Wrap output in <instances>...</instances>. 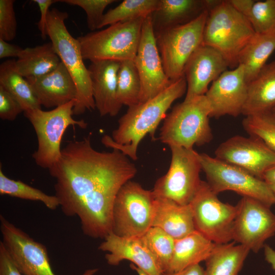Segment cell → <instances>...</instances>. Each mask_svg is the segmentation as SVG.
Instances as JSON below:
<instances>
[{
  "label": "cell",
  "instance_id": "43",
  "mask_svg": "<svg viewBox=\"0 0 275 275\" xmlns=\"http://www.w3.org/2000/svg\"><path fill=\"white\" fill-rule=\"evenodd\" d=\"M162 275H206L205 268L200 264L187 267L177 272H163Z\"/></svg>",
  "mask_w": 275,
  "mask_h": 275
},
{
  "label": "cell",
  "instance_id": "10",
  "mask_svg": "<svg viewBox=\"0 0 275 275\" xmlns=\"http://www.w3.org/2000/svg\"><path fill=\"white\" fill-rule=\"evenodd\" d=\"M208 11L204 12L186 24L155 33L164 70L171 81L184 76L187 62L202 45Z\"/></svg>",
  "mask_w": 275,
  "mask_h": 275
},
{
  "label": "cell",
  "instance_id": "38",
  "mask_svg": "<svg viewBox=\"0 0 275 275\" xmlns=\"http://www.w3.org/2000/svg\"><path fill=\"white\" fill-rule=\"evenodd\" d=\"M22 112L23 110L18 101L0 86V118L12 121Z\"/></svg>",
  "mask_w": 275,
  "mask_h": 275
},
{
  "label": "cell",
  "instance_id": "34",
  "mask_svg": "<svg viewBox=\"0 0 275 275\" xmlns=\"http://www.w3.org/2000/svg\"><path fill=\"white\" fill-rule=\"evenodd\" d=\"M242 125L250 136L260 139L275 151V114L272 111L246 116Z\"/></svg>",
  "mask_w": 275,
  "mask_h": 275
},
{
  "label": "cell",
  "instance_id": "26",
  "mask_svg": "<svg viewBox=\"0 0 275 275\" xmlns=\"http://www.w3.org/2000/svg\"><path fill=\"white\" fill-rule=\"evenodd\" d=\"M235 241L217 244L205 261L206 275H238L250 250Z\"/></svg>",
  "mask_w": 275,
  "mask_h": 275
},
{
  "label": "cell",
  "instance_id": "29",
  "mask_svg": "<svg viewBox=\"0 0 275 275\" xmlns=\"http://www.w3.org/2000/svg\"><path fill=\"white\" fill-rule=\"evenodd\" d=\"M0 86L18 101L23 112L41 108L31 85L16 70L15 60H7L1 64Z\"/></svg>",
  "mask_w": 275,
  "mask_h": 275
},
{
  "label": "cell",
  "instance_id": "1",
  "mask_svg": "<svg viewBox=\"0 0 275 275\" xmlns=\"http://www.w3.org/2000/svg\"><path fill=\"white\" fill-rule=\"evenodd\" d=\"M63 213L77 216L87 236L104 238L112 232L113 209L121 187L134 177L135 164L117 149L100 152L91 133L70 141L49 169Z\"/></svg>",
  "mask_w": 275,
  "mask_h": 275
},
{
  "label": "cell",
  "instance_id": "18",
  "mask_svg": "<svg viewBox=\"0 0 275 275\" xmlns=\"http://www.w3.org/2000/svg\"><path fill=\"white\" fill-rule=\"evenodd\" d=\"M229 67L223 56L216 50L201 45L191 56L183 71L187 83V101L205 95L209 85Z\"/></svg>",
  "mask_w": 275,
  "mask_h": 275
},
{
  "label": "cell",
  "instance_id": "13",
  "mask_svg": "<svg viewBox=\"0 0 275 275\" xmlns=\"http://www.w3.org/2000/svg\"><path fill=\"white\" fill-rule=\"evenodd\" d=\"M236 206L233 240L257 253L275 235V214L270 207L250 197H242Z\"/></svg>",
  "mask_w": 275,
  "mask_h": 275
},
{
  "label": "cell",
  "instance_id": "7",
  "mask_svg": "<svg viewBox=\"0 0 275 275\" xmlns=\"http://www.w3.org/2000/svg\"><path fill=\"white\" fill-rule=\"evenodd\" d=\"M75 100L48 111L41 108L24 112L36 132L38 148L32 154L36 164L49 169L60 158L61 143L65 130L71 125L85 129L87 124L83 120H76L73 117Z\"/></svg>",
  "mask_w": 275,
  "mask_h": 275
},
{
  "label": "cell",
  "instance_id": "33",
  "mask_svg": "<svg viewBox=\"0 0 275 275\" xmlns=\"http://www.w3.org/2000/svg\"><path fill=\"white\" fill-rule=\"evenodd\" d=\"M142 237L163 272H167L173 256L175 239L156 227L150 228Z\"/></svg>",
  "mask_w": 275,
  "mask_h": 275
},
{
  "label": "cell",
  "instance_id": "20",
  "mask_svg": "<svg viewBox=\"0 0 275 275\" xmlns=\"http://www.w3.org/2000/svg\"><path fill=\"white\" fill-rule=\"evenodd\" d=\"M120 62L111 60L91 62L88 70L93 96L101 116H116L123 106L117 97V78Z\"/></svg>",
  "mask_w": 275,
  "mask_h": 275
},
{
  "label": "cell",
  "instance_id": "44",
  "mask_svg": "<svg viewBox=\"0 0 275 275\" xmlns=\"http://www.w3.org/2000/svg\"><path fill=\"white\" fill-rule=\"evenodd\" d=\"M263 248L265 259L275 271V250L267 244Z\"/></svg>",
  "mask_w": 275,
  "mask_h": 275
},
{
  "label": "cell",
  "instance_id": "32",
  "mask_svg": "<svg viewBox=\"0 0 275 275\" xmlns=\"http://www.w3.org/2000/svg\"><path fill=\"white\" fill-rule=\"evenodd\" d=\"M0 194L21 199L40 201L50 210H55L60 203L57 197L47 195L20 180L9 178L0 168Z\"/></svg>",
  "mask_w": 275,
  "mask_h": 275
},
{
  "label": "cell",
  "instance_id": "21",
  "mask_svg": "<svg viewBox=\"0 0 275 275\" xmlns=\"http://www.w3.org/2000/svg\"><path fill=\"white\" fill-rule=\"evenodd\" d=\"M26 79L40 104L45 107H57L75 100L76 97L75 83L62 62L47 74Z\"/></svg>",
  "mask_w": 275,
  "mask_h": 275
},
{
  "label": "cell",
  "instance_id": "3",
  "mask_svg": "<svg viewBox=\"0 0 275 275\" xmlns=\"http://www.w3.org/2000/svg\"><path fill=\"white\" fill-rule=\"evenodd\" d=\"M255 34L248 19L229 1H220L208 11L202 45L218 51L228 67L234 69L239 65L241 51Z\"/></svg>",
  "mask_w": 275,
  "mask_h": 275
},
{
  "label": "cell",
  "instance_id": "5",
  "mask_svg": "<svg viewBox=\"0 0 275 275\" xmlns=\"http://www.w3.org/2000/svg\"><path fill=\"white\" fill-rule=\"evenodd\" d=\"M210 109L205 95L184 100L166 116L159 140L169 147L193 149L210 142L213 135L209 119Z\"/></svg>",
  "mask_w": 275,
  "mask_h": 275
},
{
  "label": "cell",
  "instance_id": "4",
  "mask_svg": "<svg viewBox=\"0 0 275 275\" xmlns=\"http://www.w3.org/2000/svg\"><path fill=\"white\" fill-rule=\"evenodd\" d=\"M68 14L56 8L49 10L46 22L47 35L55 51L64 64L75 83L77 95L73 109V115L96 108L92 82L88 68L84 62L78 40L68 31L65 21Z\"/></svg>",
  "mask_w": 275,
  "mask_h": 275
},
{
  "label": "cell",
  "instance_id": "24",
  "mask_svg": "<svg viewBox=\"0 0 275 275\" xmlns=\"http://www.w3.org/2000/svg\"><path fill=\"white\" fill-rule=\"evenodd\" d=\"M275 107V60L267 63L248 84V95L242 114L272 111Z\"/></svg>",
  "mask_w": 275,
  "mask_h": 275
},
{
  "label": "cell",
  "instance_id": "27",
  "mask_svg": "<svg viewBox=\"0 0 275 275\" xmlns=\"http://www.w3.org/2000/svg\"><path fill=\"white\" fill-rule=\"evenodd\" d=\"M61 62L51 42H49L23 49L15 61V66L26 78L47 74L55 69Z\"/></svg>",
  "mask_w": 275,
  "mask_h": 275
},
{
  "label": "cell",
  "instance_id": "40",
  "mask_svg": "<svg viewBox=\"0 0 275 275\" xmlns=\"http://www.w3.org/2000/svg\"><path fill=\"white\" fill-rule=\"evenodd\" d=\"M37 4L40 11V19L38 22V27L41 32V36L43 39L46 38V22L49 7L50 6L59 1L56 0H33Z\"/></svg>",
  "mask_w": 275,
  "mask_h": 275
},
{
  "label": "cell",
  "instance_id": "17",
  "mask_svg": "<svg viewBox=\"0 0 275 275\" xmlns=\"http://www.w3.org/2000/svg\"><path fill=\"white\" fill-rule=\"evenodd\" d=\"M248 95L244 70L239 64L222 73L208 88L205 96L210 109V117L242 114Z\"/></svg>",
  "mask_w": 275,
  "mask_h": 275
},
{
  "label": "cell",
  "instance_id": "49",
  "mask_svg": "<svg viewBox=\"0 0 275 275\" xmlns=\"http://www.w3.org/2000/svg\"><path fill=\"white\" fill-rule=\"evenodd\" d=\"M272 112L275 114V107L272 109Z\"/></svg>",
  "mask_w": 275,
  "mask_h": 275
},
{
  "label": "cell",
  "instance_id": "42",
  "mask_svg": "<svg viewBox=\"0 0 275 275\" xmlns=\"http://www.w3.org/2000/svg\"><path fill=\"white\" fill-rule=\"evenodd\" d=\"M231 6L246 18L255 2L253 0H228Z\"/></svg>",
  "mask_w": 275,
  "mask_h": 275
},
{
  "label": "cell",
  "instance_id": "8",
  "mask_svg": "<svg viewBox=\"0 0 275 275\" xmlns=\"http://www.w3.org/2000/svg\"><path fill=\"white\" fill-rule=\"evenodd\" d=\"M155 198L152 190L129 180L120 189L113 209L112 232L122 237H141L152 226Z\"/></svg>",
  "mask_w": 275,
  "mask_h": 275
},
{
  "label": "cell",
  "instance_id": "31",
  "mask_svg": "<svg viewBox=\"0 0 275 275\" xmlns=\"http://www.w3.org/2000/svg\"><path fill=\"white\" fill-rule=\"evenodd\" d=\"M141 82L134 60L120 62L117 78V97L122 105L131 107L140 103Z\"/></svg>",
  "mask_w": 275,
  "mask_h": 275
},
{
  "label": "cell",
  "instance_id": "28",
  "mask_svg": "<svg viewBox=\"0 0 275 275\" xmlns=\"http://www.w3.org/2000/svg\"><path fill=\"white\" fill-rule=\"evenodd\" d=\"M275 50V30L256 33L241 51L238 64L244 68L248 84L252 80Z\"/></svg>",
  "mask_w": 275,
  "mask_h": 275
},
{
  "label": "cell",
  "instance_id": "9",
  "mask_svg": "<svg viewBox=\"0 0 275 275\" xmlns=\"http://www.w3.org/2000/svg\"><path fill=\"white\" fill-rule=\"evenodd\" d=\"M170 147L172 158L168 171L157 180L152 191L156 198L188 205L202 181L200 177L202 170L200 153L194 149Z\"/></svg>",
  "mask_w": 275,
  "mask_h": 275
},
{
  "label": "cell",
  "instance_id": "35",
  "mask_svg": "<svg viewBox=\"0 0 275 275\" xmlns=\"http://www.w3.org/2000/svg\"><path fill=\"white\" fill-rule=\"evenodd\" d=\"M246 18L256 33L275 30V0L255 1Z\"/></svg>",
  "mask_w": 275,
  "mask_h": 275
},
{
  "label": "cell",
  "instance_id": "22",
  "mask_svg": "<svg viewBox=\"0 0 275 275\" xmlns=\"http://www.w3.org/2000/svg\"><path fill=\"white\" fill-rule=\"evenodd\" d=\"M220 1L159 0L158 7L151 15L154 33L186 24L206 11H209Z\"/></svg>",
  "mask_w": 275,
  "mask_h": 275
},
{
  "label": "cell",
  "instance_id": "36",
  "mask_svg": "<svg viewBox=\"0 0 275 275\" xmlns=\"http://www.w3.org/2000/svg\"><path fill=\"white\" fill-rule=\"evenodd\" d=\"M116 0H61L60 2L77 6L81 8L87 15L88 28L94 32L98 29L104 16L103 12L106 7Z\"/></svg>",
  "mask_w": 275,
  "mask_h": 275
},
{
  "label": "cell",
  "instance_id": "47",
  "mask_svg": "<svg viewBox=\"0 0 275 275\" xmlns=\"http://www.w3.org/2000/svg\"><path fill=\"white\" fill-rule=\"evenodd\" d=\"M97 268H90L87 269L81 275H94L98 271Z\"/></svg>",
  "mask_w": 275,
  "mask_h": 275
},
{
  "label": "cell",
  "instance_id": "39",
  "mask_svg": "<svg viewBox=\"0 0 275 275\" xmlns=\"http://www.w3.org/2000/svg\"><path fill=\"white\" fill-rule=\"evenodd\" d=\"M0 275H22L0 241Z\"/></svg>",
  "mask_w": 275,
  "mask_h": 275
},
{
  "label": "cell",
  "instance_id": "2",
  "mask_svg": "<svg viewBox=\"0 0 275 275\" xmlns=\"http://www.w3.org/2000/svg\"><path fill=\"white\" fill-rule=\"evenodd\" d=\"M187 90L184 76L173 80L163 91L154 97L129 107L118 121L117 128L112 135H105L101 142L106 147L117 149L135 160L138 146L147 134L155 140V133L160 121L172 104L182 97Z\"/></svg>",
  "mask_w": 275,
  "mask_h": 275
},
{
  "label": "cell",
  "instance_id": "16",
  "mask_svg": "<svg viewBox=\"0 0 275 275\" xmlns=\"http://www.w3.org/2000/svg\"><path fill=\"white\" fill-rule=\"evenodd\" d=\"M215 155L262 180L264 173L275 166V151L261 140L252 136L231 137L218 146Z\"/></svg>",
  "mask_w": 275,
  "mask_h": 275
},
{
  "label": "cell",
  "instance_id": "11",
  "mask_svg": "<svg viewBox=\"0 0 275 275\" xmlns=\"http://www.w3.org/2000/svg\"><path fill=\"white\" fill-rule=\"evenodd\" d=\"M207 182L217 195L226 190L257 200L271 207L275 199L268 184L240 167L205 153H200Z\"/></svg>",
  "mask_w": 275,
  "mask_h": 275
},
{
  "label": "cell",
  "instance_id": "41",
  "mask_svg": "<svg viewBox=\"0 0 275 275\" xmlns=\"http://www.w3.org/2000/svg\"><path fill=\"white\" fill-rule=\"evenodd\" d=\"M23 49L19 46L10 44L0 39V59L8 57H18Z\"/></svg>",
  "mask_w": 275,
  "mask_h": 275
},
{
  "label": "cell",
  "instance_id": "19",
  "mask_svg": "<svg viewBox=\"0 0 275 275\" xmlns=\"http://www.w3.org/2000/svg\"><path fill=\"white\" fill-rule=\"evenodd\" d=\"M104 239L98 249L107 253L105 258L109 265L116 266L123 260H128L148 275L163 273L142 236L125 237L112 232Z\"/></svg>",
  "mask_w": 275,
  "mask_h": 275
},
{
  "label": "cell",
  "instance_id": "23",
  "mask_svg": "<svg viewBox=\"0 0 275 275\" xmlns=\"http://www.w3.org/2000/svg\"><path fill=\"white\" fill-rule=\"evenodd\" d=\"M152 227L162 229L174 239L196 231L189 204L180 205L172 200L156 198Z\"/></svg>",
  "mask_w": 275,
  "mask_h": 275
},
{
  "label": "cell",
  "instance_id": "25",
  "mask_svg": "<svg viewBox=\"0 0 275 275\" xmlns=\"http://www.w3.org/2000/svg\"><path fill=\"white\" fill-rule=\"evenodd\" d=\"M215 245V243L196 230L175 239L173 256L167 272L179 271L205 261Z\"/></svg>",
  "mask_w": 275,
  "mask_h": 275
},
{
  "label": "cell",
  "instance_id": "12",
  "mask_svg": "<svg viewBox=\"0 0 275 275\" xmlns=\"http://www.w3.org/2000/svg\"><path fill=\"white\" fill-rule=\"evenodd\" d=\"M217 195L202 181L189 205L196 230L215 243H227L233 240L237 207L222 202Z\"/></svg>",
  "mask_w": 275,
  "mask_h": 275
},
{
  "label": "cell",
  "instance_id": "30",
  "mask_svg": "<svg viewBox=\"0 0 275 275\" xmlns=\"http://www.w3.org/2000/svg\"><path fill=\"white\" fill-rule=\"evenodd\" d=\"M159 0H124L104 14L98 29L107 25L151 15L158 7Z\"/></svg>",
  "mask_w": 275,
  "mask_h": 275
},
{
  "label": "cell",
  "instance_id": "14",
  "mask_svg": "<svg viewBox=\"0 0 275 275\" xmlns=\"http://www.w3.org/2000/svg\"><path fill=\"white\" fill-rule=\"evenodd\" d=\"M0 230L4 247L22 275H56L46 246L0 216Z\"/></svg>",
  "mask_w": 275,
  "mask_h": 275
},
{
  "label": "cell",
  "instance_id": "46",
  "mask_svg": "<svg viewBox=\"0 0 275 275\" xmlns=\"http://www.w3.org/2000/svg\"><path fill=\"white\" fill-rule=\"evenodd\" d=\"M130 267L132 269L135 270L138 275H148L143 270L137 267L135 265L132 263L130 264Z\"/></svg>",
  "mask_w": 275,
  "mask_h": 275
},
{
  "label": "cell",
  "instance_id": "15",
  "mask_svg": "<svg viewBox=\"0 0 275 275\" xmlns=\"http://www.w3.org/2000/svg\"><path fill=\"white\" fill-rule=\"evenodd\" d=\"M134 61L141 82L140 103L157 95L172 81L166 74L163 67L151 15L144 20L141 39Z\"/></svg>",
  "mask_w": 275,
  "mask_h": 275
},
{
  "label": "cell",
  "instance_id": "37",
  "mask_svg": "<svg viewBox=\"0 0 275 275\" xmlns=\"http://www.w3.org/2000/svg\"><path fill=\"white\" fill-rule=\"evenodd\" d=\"M13 0H0V39L13 40L16 35L17 22Z\"/></svg>",
  "mask_w": 275,
  "mask_h": 275
},
{
  "label": "cell",
  "instance_id": "45",
  "mask_svg": "<svg viewBox=\"0 0 275 275\" xmlns=\"http://www.w3.org/2000/svg\"><path fill=\"white\" fill-rule=\"evenodd\" d=\"M263 180L268 185L275 184V166L264 173Z\"/></svg>",
  "mask_w": 275,
  "mask_h": 275
},
{
  "label": "cell",
  "instance_id": "48",
  "mask_svg": "<svg viewBox=\"0 0 275 275\" xmlns=\"http://www.w3.org/2000/svg\"><path fill=\"white\" fill-rule=\"evenodd\" d=\"M275 199V184L269 185Z\"/></svg>",
  "mask_w": 275,
  "mask_h": 275
},
{
  "label": "cell",
  "instance_id": "6",
  "mask_svg": "<svg viewBox=\"0 0 275 275\" xmlns=\"http://www.w3.org/2000/svg\"><path fill=\"white\" fill-rule=\"evenodd\" d=\"M145 18L119 22L78 38L84 60L91 62L134 60Z\"/></svg>",
  "mask_w": 275,
  "mask_h": 275
}]
</instances>
